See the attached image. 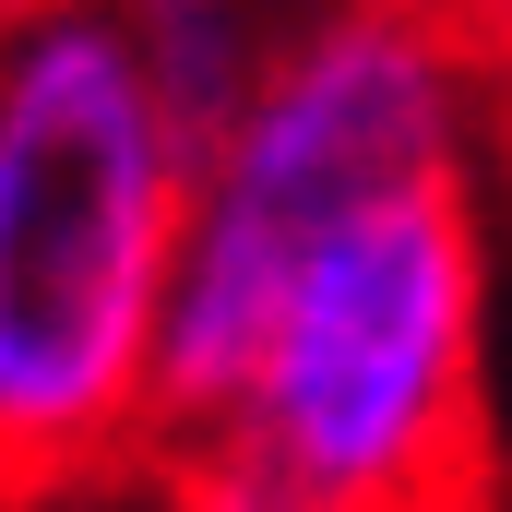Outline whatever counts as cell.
Listing matches in <instances>:
<instances>
[{
  "label": "cell",
  "instance_id": "1",
  "mask_svg": "<svg viewBox=\"0 0 512 512\" xmlns=\"http://www.w3.org/2000/svg\"><path fill=\"white\" fill-rule=\"evenodd\" d=\"M203 120L108 0L0 36V512L155 465V346Z\"/></svg>",
  "mask_w": 512,
  "mask_h": 512
},
{
  "label": "cell",
  "instance_id": "3",
  "mask_svg": "<svg viewBox=\"0 0 512 512\" xmlns=\"http://www.w3.org/2000/svg\"><path fill=\"white\" fill-rule=\"evenodd\" d=\"M489 203L405 191L298 262L251 393L167 441V512H477Z\"/></svg>",
  "mask_w": 512,
  "mask_h": 512
},
{
  "label": "cell",
  "instance_id": "4",
  "mask_svg": "<svg viewBox=\"0 0 512 512\" xmlns=\"http://www.w3.org/2000/svg\"><path fill=\"white\" fill-rule=\"evenodd\" d=\"M108 12L131 24V48L155 60V84H167L203 131L239 108V84H251L262 48H274V12H262V0H108Z\"/></svg>",
  "mask_w": 512,
  "mask_h": 512
},
{
  "label": "cell",
  "instance_id": "5",
  "mask_svg": "<svg viewBox=\"0 0 512 512\" xmlns=\"http://www.w3.org/2000/svg\"><path fill=\"white\" fill-rule=\"evenodd\" d=\"M453 24H465V36H477V48L512 72V0H453Z\"/></svg>",
  "mask_w": 512,
  "mask_h": 512
},
{
  "label": "cell",
  "instance_id": "2",
  "mask_svg": "<svg viewBox=\"0 0 512 512\" xmlns=\"http://www.w3.org/2000/svg\"><path fill=\"white\" fill-rule=\"evenodd\" d=\"M501 60L453 24V0H322L274 24L239 108L203 131V191L155 346V453L215 429L251 393L298 262L405 191L477 179Z\"/></svg>",
  "mask_w": 512,
  "mask_h": 512
},
{
  "label": "cell",
  "instance_id": "6",
  "mask_svg": "<svg viewBox=\"0 0 512 512\" xmlns=\"http://www.w3.org/2000/svg\"><path fill=\"white\" fill-rule=\"evenodd\" d=\"M36 12H60V0H0V36H12V24H36Z\"/></svg>",
  "mask_w": 512,
  "mask_h": 512
},
{
  "label": "cell",
  "instance_id": "7",
  "mask_svg": "<svg viewBox=\"0 0 512 512\" xmlns=\"http://www.w3.org/2000/svg\"><path fill=\"white\" fill-rule=\"evenodd\" d=\"M501 108H512V72H501Z\"/></svg>",
  "mask_w": 512,
  "mask_h": 512
}]
</instances>
